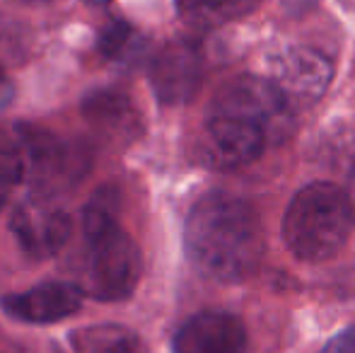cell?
Segmentation results:
<instances>
[{"instance_id": "cell-1", "label": "cell", "mask_w": 355, "mask_h": 353, "mask_svg": "<svg viewBox=\"0 0 355 353\" xmlns=\"http://www.w3.org/2000/svg\"><path fill=\"white\" fill-rule=\"evenodd\" d=\"M191 264L213 281L237 283L259 268L266 250L259 216L230 193H208L191 208L184 227Z\"/></svg>"}, {"instance_id": "cell-2", "label": "cell", "mask_w": 355, "mask_h": 353, "mask_svg": "<svg viewBox=\"0 0 355 353\" xmlns=\"http://www.w3.org/2000/svg\"><path fill=\"white\" fill-rule=\"evenodd\" d=\"M353 227L346 191L329 182L307 184L295 193L283 218V237L300 261L319 264L338 255Z\"/></svg>"}, {"instance_id": "cell-3", "label": "cell", "mask_w": 355, "mask_h": 353, "mask_svg": "<svg viewBox=\"0 0 355 353\" xmlns=\"http://www.w3.org/2000/svg\"><path fill=\"white\" fill-rule=\"evenodd\" d=\"M141 273V250L121 227H116L87 240V252L80 266V291L104 302L123 300L136 291Z\"/></svg>"}, {"instance_id": "cell-4", "label": "cell", "mask_w": 355, "mask_h": 353, "mask_svg": "<svg viewBox=\"0 0 355 353\" xmlns=\"http://www.w3.org/2000/svg\"><path fill=\"white\" fill-rule=\"evenodd\" d=\"M266 143V131L257 123L232 114L211 112L201 138V157L211 167L232 170L257 160Z\"/></svg>"}, {"instance_id": "cell-5", "label": "cell", "mask_w": 355, "mask_h": 353, "mask_svg": "<svg viewBox=\"0 0 355 353\" xmlns=\"http://www.w3.org/2000/svg\"><path fill=\"white\" fill-rule=\"evenodd\" d=\"M211 112L247 119V121L261 126L271 138V133L285 131V123L290 119V104L285 102L271 80L244 76L223 87V92L215 97Z\"/></svg>"}, {"instance_id": "cell-6", "label": "cell", "mask_w": 355, "mask_h": 353, "mask_svg": "<svg viewBox=\"0 0 355 353\" xmlns=\"http://www.w3.org/2000/svg\"><path fill=\"white\" fill-rule=\"evenodd\" d=\"M331 78L334 66L324 53L307 46H293L273 56L268 80L293 107V104H309L319 99L331 85Z\"/></svg>"}, {"instance_id": "cell-7", "label": "cell", "mask_w": 355, "mask_h": 353, "mask_svg": "<svg viewBox=\"0 0 355 353\" xmlns=\"http://www.w3.org/2000/svg\"><path fill=\"white\" fill-rule=\"evenodd\" d=\"M12 235L24 255L32 259H49L58 255L71 237V218L63 208L49 203L46 198H32L15 208Z\"/></svg>"}, {"instance_id": "cell-8", "label": "cell", "mask_w": 355, "mask_h": 353, "mask_svg": "<svg viewBox=\"0 0 355 353\" xmlns=\"http://www.w3.org/2000/svg\"><path fill=\"white\" fill-rule=\"evenodd\" d=\"M89 170V150L78 143H61L32 128L29 136V182L42 191L73 187Z\"/></svg>"}, {"instance_id": "cell-9", "label": "cell", "mask_w": 355, "mask_h": 353, "mask_svg": "<svg viewBox=\"0 0 355 353\" xmlns=\"http://www.w3.org/2000/svg\"><path fill=\"white\" fill-rule=\"evenodd\" d=\"M203 78V56L193 42H172L155 56L150 85L159 102L184 104L196 94Z\"/></svg>"}, {"instance_id": "cell-10", "label": "cell", "mask_w": 355, "mask_h": 353, "mask_svg": "<svg viewBox=\"0 0 355 353\" xmlns=\"http://www.w3.org/2000/svg\"><path fill=\"white\" fill-rule=\"evenodd\" d=\"M174 353H247V329L230 312H198L174 334Z\"/></svg>"}, {"instance_id": "cell-11", "label": "cell", "mask_w": 355, "mask_h": 353, "mask_svg": "<svg viewBox=\"0 0 355 353\" xmlns=\"http://www.w3.org/2000/svg\"><path fill=\"white\" fill-rule=\"evenodd\" d=\"M83 302L80 286L63 281H51L34 286L24 293H15L3 300V307L15 320L32 322V325H49V322H61L75 315Z\"/></svg>"}, {"instance_id": "cell-12", "label": "cell", "mask_w": 355, "mask_h": 353, "mask_svg": "<svg viewBox=\"0 0 355 353\" xmlns=\"http://www.w3.org/2000/svg\"><path fill=\"white\" fill-rule=\"evenodd\" d=\"M83 114L92 131L109 146H128L143 131L141 112L123 92L97 89L83 104Z\"/></svg>"}, {"instance_id": "cell-13", "label": "cell", "mask_w": 355, "mask_h": 353, "mask_svg": "<svg viewBox=\"0 0 355 353\" xmlns=\"http://www.w3.org/2000/svg\"><path fill=\"white\" fill-rule=\"evenodd\" d=\"M29 126L0 123V208L8 203L12 189L29 175Z\"/></svg>"}, {"instance_id": "cell-14", "label": "cell", "mask_w": 355, "mask_h": 353, "mask_svg": "<svg viewBox=\"0 0 355 353\" xmlns=\"http://www.w3.org/2000/svg\"><path fill=\"white\" fill-rule=\"evenodd\" d=\"M259 0H177L182 19L191 27L213 29L249 15Z\"/></svg>"}, {"instance_id": "cell-15", "label": "cell", "mask_w": 355, "mask_h": 353, "mask_svg": "<svg viewBox=\"0 0 355 353\" xmlns=\"http://www.w3.org/2000/svg\"><path fill=\"white\" fill-rule=\"evenodd\" d=\"M73 353H141V341L119 325L85 327L71 334Z\"/></svg>"}, {"instance_id": "cell-16", "label": "cell", "mask_w": 355, "mask_h": 353, "mask_svg": "<svg viewBox=\"0 0 355 353\" xmlns=\"http://www.w3.org/2000/svg\"><path fill=\"white\" fill-rule=\"evenodd\" d=\"M119 191L112 187H102L92 198H89L87 208H85L83 225H85V237L94 240L102 237L107 232L119 227Z\"/></svg>"}, {"instance_id": "cell-17", "label": "cell", "mask_w": 355, "mask_h": 353, "mask_svg": "<svg viewBox=\"0 0 355 353\" xmlns=\"http://www.w3.org/2000/svg\"><path fill=\"white\" fill-rule=\"evenodd\" d=\"M136 42V32L128 22L123 19H112L99 34V51L107 58H123L128 49Z\"/></svg>"}, {"instance_id": "cell-18", "label": "cell", "mask_w": 355, "mask_h": 353, "mask_svg": "<svg viewBox=\"0 0 355 353\" xmlns=\"http://www.w3.org/2000/svg\"><path fill=\"white\" fill-rule=\"evenodd\" d=\"M322 353H355V327H348V329L338 332L334 339H329Z\"/></svg>"}, {"instance_id": "cell-19", "label": "cell", "mask_w": 355, "mask_h": 353, "mask_svg": "<svg viewBox=\"0 0 355 353\" xmlns=\"http://www.w3.org/2000/svg\"><path fill=\"white\" fill-rule=\"evenodd\" d=\"M317 3H319V0H283L285 12L293 15V17H300V15L309 12V10H312Z\"/></svg>"}, {"instance_id": "cell-20", "label": "cell", "mask_w": 355, "mask_h": 353, "mask_svg": "<svg viewBox=\"0 0 355 353\" xmlns=\"http://www.w3.org/2000/svg\"><path fill=\"white\" fill-rule=\"evenodd\" d=\"M346 196H348V206H351V216H353V225H355V165H353L351 175H348Z\"/></svg>"}, {"instance_id": "cell-21", "label": "cell", "mask_w": 355, "mask_h": 353, "mask_svg": "<svg viewBox=\"0 0 355 353\" xmlns=\"http://www.w3.org/2000/svg\"><path fill=\"white\" fill-rule=\"evenodd\" d=\"M10 42H12V37H10L8 27H3V22H0V58H3V53H10Z\"/></svg>"}, {"instance_id": "cell-22", "label": "cell", "mask_w": 355, "mask_h": 353, "mask_svg": "<svg viewBox=\"0 0 355 353\" xmlns=\"http://www.w3.org/2000/svg\"><path fill=\"white\" fill-rule=\"evenodd\" d=\"M10 92H12V89H10L8 78H5V76H3V71H0V107H3V104L10 99Z\"/></svg>"}, {"instance_id": "cell-23", "label": "cell", "mask_w": 355, "mask_h": 353, "mask_svg": "<svg viewBox=\"0 0 355 353\" xmlns=\"http://www.w3.org/2000/svg\"><path fill=\"white\" fill-rule=\"evenodd\" d=\"M89 5H97V8H102V5H107L109 0H87Z\"/></svg>"}, {"instance_id": "cell-24", "label": "cell", "mask_w": 355, "mask_h": 353, "mask_svg": "<svg viewBox=\"0 0 355 353\" xmlns=\"http://www.w3.org/2000/svg\"><path fill=\"white\" fill-rule=\"evenodd\" d=\"M17 3H29V5H32V3H46V0H17Z\"/></svg>"}]
</instances>
